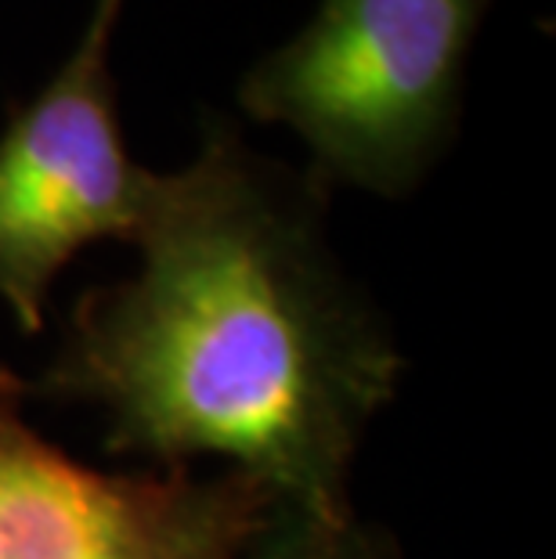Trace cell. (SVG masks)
Here are the masks:
<instances>
[{
  "label": "cell",
  "instance_id": "cell-1",
  "mask_svg": "<svg viewBox=\"0 0 556 559\" xmlns=\"http://www.w3.org/2000/svg\"><path fill=\"white\" fill-rule=\"evenodd\" d=\"M130 246L134 271L73 304L40 394L87 404L149 469L221 462L268 502L351 506L405 354L329 239V188L206 116L152 170Z\"/></svg>",
  "mask_w": 556,
  "mask_h": 559
},
{
  "label": "cell",
  "instance_id": "cell-2",
  "mask_svg": "<svg viewBox=\"0 0 556 559\" xmlns=\"http://www.w3.org/2000/svg\"><path fill=\"white\" fill-rule=\"evenodd\" d=\"M492 0H322L246 69V120L286 127L333 188L405 199L459 130L466 58Z\"/></svg>",
  "mask_w": 556,
  "mask_h": 559
},
{
  "label": "cell",
  "instance_id": "cell-3",
  "mask_svg": "<svg viewBox=\"0 0 556 559\" xmlns=\"http://www.w3.org/2000/svg\"><path fill=\"white\" fill-rule=\"evenodd\" d=\"M123 0H94L73 51L0 130V304L47 325L55 282L94 242L134 239L152 170L130 156L113 73Z\"/></svg>",
  "mask_w": 556,
  "mask_h": 559
},
{
  "label": "cell",
  "instance_id": "cell-4",
  "mask_svg": "<svg viewBox=\"0 0 556 559\" xmlns=\"http://www.w3.org/2000/svg\"><path fill=\"white\" fill-rule=\"evenodd\" d=\"M0 365V559H246L268 495L239 473H109L29 419Z\"/></svg>",
  "mask_w": 556,
  "mask_h": 559
},
{
  "label": "cell",
  "instance_id": "cell-5",
  "mask_svg": "<svg viewBox=\"0 0 556 559\" xmlns=\"http://www.w3.org/2000/svg\"><path fill=\"white\" fill-rule=\"evenodd\" d=\"M246 559H401L383 531L369 527L354 506L311 509L268 502Z\"/></svg>",
  "mask_w": 556,
  "mask_h": 559
}]
</instances>
